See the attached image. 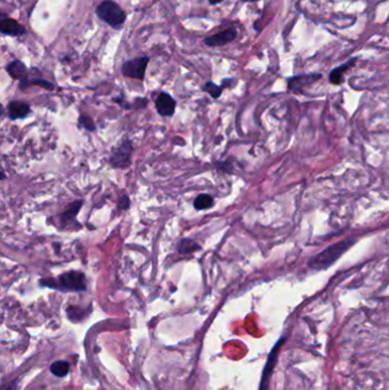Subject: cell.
Masks as SVG:
<instances>
[{
  "mask_svg": "<svg viewBox=\"0 0 389 390\" xmlns=\"http://www.w3.org/2000/svg\"><path fill=\"white\" fill-rule=\"evenodd\" d=\"M356 240H345V241L337 242L332 246L328 247L321 251L320 253L315 254L308 262V267L316 271H322L331 266L333 263L340 258L347 250L355 244Z\"/></svg>",
  "mask_w": 389,
  "mask_h": 390,
  "instance_id": "obj_1",
  "label": "cell"
},
{
  "mask_svg": "<svg viewBox=\"0 0 389 390\" xmlns=\"http://www.w3.org/2000/svg\"><path fill=\"white\" fill-rule=\"evenodd\" d=\"M40 283L48 288L61 290V291L64 292L84 291L87 288V281L84 274L76 271L59 275L57 279H42Z\"/></svg>",
  "mask_w": 389,
  "mask_h": 390,
  "instance_id": "obj_2",
  "label": "cell"
},
{
  "mask_svg": "<svg viewBox=\"0 0 389 390\" xmlns=\"http://www.w3.org/2000/svg\"><path fill=\"white\" fill-rule=\"evenodd\" d=\"M96 14L102 21L114 29H119L126 21V13L112 0H104L99 4L96 8Z\"/></svg>",
  "mask_w": 389,
  "mask_h": 390,
  "instance_id": "obj_3",
  "label": "cell"
},
{
  "mask_svg": "<svg viewBox=\"0 0 389 390\" xmlns=\"http://www.w3.org/2000/svg\"><path fill=\"white\" fill-rule=\"evenodd\" d=\"M133 152V146L131 141H123L117 148H114L111 157H110V163L116 168H127L131 164V157Z\"/></svg>",
  "mask_w": 389,
  "mask_h": 390,
  "instance_id": "obj_4",
  "label": "cell"
},
{
  "mask_svg": "<svg viewBox=\"0 0 389 390\" xmlns=\"http://www.w3.org/2000/svg\"><path fill=\"white\" fill-rule=\"evenodd\" d=\"M149 62L148 57H139L124 62L122 65V73L124 77L143 80L145 77L146 68Z\"/></svg>",
  "mask_w": 389,
  "mask_h": 390,
  "instance_id": "obj_5",
  "label": "cell"
},
{
  "mask_svg": "<svg viewBox=\"0 0 389 390\" xmlns=\"http://www.w3.org/2000/svg\"><path fill=\"white\" fill-rule=\"evenodd\" d=\"M284 341H286V337H283V338H281L280 340H278V341L275 343V346H274L272 348L271 353H269V356L267 358L266 365H265V367H264V371H263V376H262L261 386H259V390H267L268 389L269 379H271L273 369H274V366H275V364L277 362L278 352H280V349H281Z\"/></svg>",
  "mask_w": 389,
  "mask_h": 390,
  "instance_id": "obj_6",
  "label": "cell"
},
{
  "mask_svg": "<svg viewBox=\"0 0 389 390\" xmlns=\"http://www.w3.org/2000/svg\"><path fill=\"white\" fill-rule=\"evenodd\" d=\"M237 32L234 28L224 30V31L213 34L204 39V44L209 47H217V46H224V45L232 42L234 39L236 38Z\"/></svg>",
  "mask_w": 389,
  "mask_h": 390,
  "instance_id": "obj_7",
  "label": "cell"
},
{
  "mask_svg": "<svg viewBox=\"0 0 389 390\" xmlns=\"http://www.w3.org/2000/svg\"><path fill=\"white\" fill-rule=\"evenodd\" d=\"M156 107L158 113L162 117H171L175 110H176V102L175 99L166 93L159 95L156 101Z\"/></svg>",
  "mask_w": 389,
  "mask_h": 390,
  "instance_id": "obj_8",
  "label": "cell"
},
{
  "mask_svg": "<svg viewBox=\"0 0 389 390\" xmlns=\"http://www.w3.org/2000/svg\"><path fill=\"white\" fill-rule=\"evenodd\" d=\"M321 76L320 74H308V76H301V77H296L289 80V89L292 92H298L300 93L302 92V89L305 88L308 84L313 83L314 81H316L317 79H320Z\"/></svg>",
  "mask_w": 389,
  "mask_h": 390,
  "instance_id": "obj_9",
  "label": "cell"
},
{
  "mask_svg": "<svg viewBox=\"0 0 389 390\" xmlns=\"http://www.w3.org/2000/svg\"><path fill=\"white\" fill-rule=\"evenodd\" d=\"M0 31L8 36H22L26 33V29L14 19L6 18L0 22Z\"/></svg>",
  "mask_w": 389,
  "mask_h": 390,
  "instance_id": "obj_10",
  "label": "cell"
},
{
  "mask_svg": "<svg viewBox=\"0 0 389 390\" xmlns=\"http://www.w3.org/2000/svg\"><path fill=\"white\" fill-rule=\"evenodd\" d=\"M8 114L12 120L26 118L31 111L30 105L23 102H11L8 104Z\"/></svg>",
  "mask_w": 389,
  "mask_h": 390,
  "instance_id": "obj_11",
  "label": "cell"
},
{
  "mask_svg": "<svg viewBox=\"0 0 389 390\" xmlns=\"http://www.w3.org/2000/svg\"><path fill=\"white\" fill-rule=\"evenodd\" d=\"M82 206V201L73 202L69 206V208L61 214V223L63 224L64 227H68V225L72 224L76 221V217Z\"/></svg>",
  "mask_w": 389,
  "mask_h": 390,
  "instance_id": "obj_12",
  "label": "cell"
},
{
  "mask_svg": "<svg viewBox=\"0 0 389 390\" xmlns=\"http://www.w3.org/2000/svg\"><path fill=\"white\" fill-rule=\"evenodd\" d=\"M7 72L13 79L23 80L27 76V67L21 61H14L7 65Z\"/></svg>",
  "mask_w": 389,
  "mask_h": 390,
  "instance_id": "obj_13",
  "label": "cell"
},
{
  "mask_svg": "<svg viewBox=\"0 0 389 390\" xmlns=\"http://www.w3.org/2000/svg\"><path fill=\"white\" fill-rule=\"evenodd\" d=\"M354 62H355V59H352V61L347 62L346 64L340 65L339 68L332 70L330 76H329V80H330V82L333 84H340L343 81V73H345L349 68L353 67Z\"/></svg>",
  "mask_w": 389,
  "mask_h": 390,
  "instance_id": "obj_14",
  "label": "cell"
},
{
  "mask_svg": "<svg viewBox=\"0 0 389 390\" xmlns=\"http://www.w3.org/2000/svg\"><path fill=\"white\" fill-rule=\"evenodd\" d=\"M215 200L209 194H201L194 200V208L197 210H206L213 206Z\"/></svg>",
  "mask_w": 389,
  "mask_h": 390,
  "instance_id": "obj_15",
  "label": "cell"
},
{
  "mask_svg": "<svg viewBox=\"0 0 389 390\" xmlns=\"http://www.w3.org/2000/svg\"><path fill=\"white\" fill-rule=\"evenodd\" d=\"M69 371H70V365L66 361H56L51 365V372L55 377H58V378L66 377L68 376Z\"/></svg>",
  "mask_w": 389,
  "mask_h": 390,
  "instance_id": "obj_16",
  "label": "cell"
},
{
  "mask_svg": "<svg viewBox=\"0 0 389 390\" xmlns=\"http://www.w3.org/2000/svg\"><path fill=\"white\" fill-rule=\"evenodd\" d=\"M197 250H200V246L194 241H192V240L184 239L178 243V251L182 254L191 253L193 251H197Z\"/></svg>",
  "mask_w": 389,
  "mask_h": 390,
  "instance_id": "obj_17",
  "label": "cell"
},
{
  "mask_svg": "<svg viewBox=\"0 0 389 390\" xmlns=\"http://www.w3.org/2000/svg\"><path fill=\"white\" fill-rule=\"evenodd\" d=\"M203 91L208 92L213 98H218L222 95L223 89H222V87L217 86V84H215L213 82H207L206 86L203 87Z\"/></svg>",
  "mask_w": 389,
  "mask_h": 390,
  "instance_id": "obj_18",
  "label": "cell"
},
{
  "mask_svg": "<svg viewBox=\"0 0 389 390\" xmlns=\"http://www.w3.org/2000/svg\"><path fill=\"white\" fill-rule=\"evenodd\" d=\"M29 84H38V86L44 87V88H46V89H49V91H52V89L54 88L53 83L46 81V80H31V81H28V80H23V81L21 82V87L24 88V86H29Z\"/></svg>",
  "mask_w": 389,
  "mask_h": 390,
  "instance_id": "obj_19",
  "label": "cell"
},
{
  "mask_svg": "<svg viewBox=\"0 0 389 390\" xmlns=\"http://www.w3.org/2000/svg\"><path fill=\"white\" fill-rule=\"evenodd\" d=\"M79 122H80V126H82L84 129L91 130V132L92 130H95V124H94L93 120L91 118L81 116L80 119H79Z\"/></svg>",
  "mask_w": 389,
  "mask_h": 390,
  "instance_id": "obj_20",
  "label": "cell"
},
{
  "mask_svg": "<svg viewBox=\"0 0 389 390\" xmlns=\"http://www.w3.org/2000/svg\"><path fill=\"white\" fill-rule=\"evenodd\" d=\"M129 204H131V200H129L127 195H123V197H121L120 200H119L118 207L120 210H126L129 208Z\"/></svg>",
  "mask_w": 389,
  "mask_h": 390,
  "instance_id": "obj_21",
  "label": "cell"
},
{
  "mask_svg": "<svg viewBox=\"0 0 389 390\" xmlns=\"http://www.w3.org/2000/svg\"><path fill=\"white\" fill-rule=\"evenodd\" d=\"M208 2H209V3H210L211 5H216V4H219V3H222V2H223V0H208Z\"/></svg>",
  "mask_w": 389,
  "mask_h": 390,
  "instance_id": "obj_22",
  "label": "cell"
},
{
  "mask_svg": "<svg viewBox=\"0 0 389 390\" xmlns=\"http://www.w3.org/2000/svg\"><path fill=\"white\" fill-rule=\"evenodd\" d=\"M243 3H253V2H257V0H242Z\"/></svg>",
  "mask_w": 389,
  "mask_h": 390,
  "instance_id": "obj_23",
  "label": "cell"
}]
</instances>
